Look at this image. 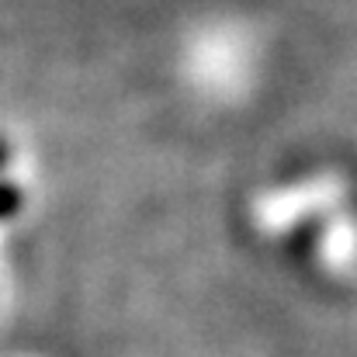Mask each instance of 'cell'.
Listing matches in <instances>:
<instances>
[{"label":"cell","mask_w":357,"mask_h":357,"mask_svg":"<svg viewBox=\"0 0 357 357\" xmlns=\"http://www.w3.org/2000/svg\"><path fill=\"white\" fill-rule=\"evenodd\" d=\"M340 205H344V188L333 177H319V181L295 184L288 191L264 195L253 208V222L267 236H284L288 229L312 222V219H323Z\"/></svg>","instance_id":"cell-1"},{"label":"cell","mask_w":357,"mask_h":357,"mask_svg":"<svg viewBox=\"0 0 357 357\" xmlns=\"http://www.w3.org/2000/svg\"><path fill=\"white\" fill-rule=\"evenodd\" d=\"M21 205H24L21 188H17L14 181H0V222L14 219V215L21 212Z\"/></svg>","instance_id":"cell-3"},{"label":"cell","mask_w":357,"mask_h":357,"mask_svg":"<svg viewBox=\"0 0 357 357\" xmlns=\"http://www.w3.org/2000/svg\"><path fill=\"white\" fill-rule=\"evenodd\" d=\"M7 160H10V146H7V142L0 139V170L7 167Z\"/></svg>","instance_id":"cell-4"},{"label":"cell","mask_w":357,"mask_h":357,"mask_svg":"<svg viewBox=\"0 0 357 357\" xmlns=\"http://www.w3.org/2000/svg\"><path fill=\"white\" fill-rule=\"evenodd\" d=\"M323 233H319V260L333 271V274H347L357 267V222L347 215V208H333L330 215L319 219Z\"/></svg>","instance_id":"cell-2"}]
</instances>
